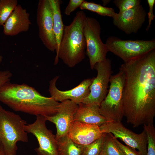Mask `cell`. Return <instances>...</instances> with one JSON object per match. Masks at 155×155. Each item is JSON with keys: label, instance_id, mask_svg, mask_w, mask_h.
<instances>
[{"label": "cell", "instance_id": "19", "mask_svg": "<svg viewBox=\"0 0 155 155\" xmlns=\"http://www.w3.org/2000/svg\"><path fill=\"white\" fill-rule=\"evenodd\" d=\"M57 141L59 155H81L84 146L75 143L68 135Z\"/></svg>", "mask_w": 155, "mask_h": 155}, {"label": "cell", "instance_id": "5", "mask_svg": "<svg viewBox=\"0 0 155 155\" xmlns=\"http://www.w3.org/2000/svg\"><path fill=\"white\" fill-rule=\"evenodd\" d=\"M109 83L108 93L99 107V112L110 122H121L123 116L124 76L121 69L116 74L111 76Z\"/></svg>", "mask_w": 155, "mask_h": 155}, {"label": "cell", "instance_id": "10", "mask_svg": "<svg viewBox=\"0 0 155 155\" xmlns=\"http://www.w3.org/2000/svg\"><path fill=\"white\" fill-rule=\"evenodd\" d=\"M99 127L102 133H111L127 146L137 149L142 155H147V136L144 129L140 133L137 134L126 128L120 121L109 122Z\"/></svg>", "mask_w": 155, "mask_h": 155}, {"label": "cell", "instance_id": "16", "mask_svg": "<svg viewBox=\"0 0 155 155\" xmlns=\"http://www.w3.org/2000/svg\"><path fill=\"white\" fill-rule=\"evenodd\" d=\"M31 24L29 13L18 5L3 25V32L7 36H16L28 31Z\"/></svg>", "mask_w": 155, "mask_h": 155}, {"label": "cell", "instance_id": "18", "mask_svg": "<svg viewBox=\"0 0 155 155\" xmlns=\"http://www.w3.org/2000/svg\"><path fill=\"white\" fill-rule=\"evenodd\" d=\"M52 9L53 18V31L57 45V52L63 35L64 26L62 19L60 0H49Z\"/></svg>", "mask_w": 155, "mask_h": 155}, {"label": "cell", "instance_id": "4", "mask_svg": "<svg viewBox=\"0 0 155 155\" xmlns=\"http://www.w3.org/2000/svg\"><path fill=\"white\" fill-rule=\"evenodd\" d=\"M26 121L14 113L6 110L0 104V150L5 155H16L18 142L28 141L24 129Z\"/></svg>", "mask_w": 155, "mask_h": 155}, {"label": "cell", "instance_id": "27", "mask_svg": "<svg viewBox=\"0 0 155 155\" xmlns=\"http://www.w3.org/2000/svg\"><path fill=\"white\" fill-rule=\"evenodd\" d=\"M115 140L118 146L125 155H142L139 151H136L135 149L124 145L115 137Z\"/></svg>", "mask_w": 155, "mask_h": 155}, {"label": "cell", "instance_id": "28", "mask_svg": "<svg viewBox=\"0 0 155 155\" xmlns=\"http://www.w3.org/2000/svg\"><path fill=\"white\" fill-rule=\"evenodd\" d=\"M147 2L149 6V11L148 13V24L146 28V30L147 31H148L152 21L155 17L153 12V7L155 3V0H147Z\"/></svg>", "mask_w": 155, "mask_h": 155}, {"label": "cell", "instance_id": "24", "mask_svg": "<svg viewBox=\"0 0 155 155\" xmlns=\"http://www.w3.org/2000/svg\"><path fill=\"white\" fill-rule=\"evenodd\" d=\"M104 133L93 142L84 146L81 155H99L101 150Z\"/></svg>", "mask_w": 155, "mask_h": 155}, {"label": "cell", "instance_id": "2", "mask_svg": "<svg viewBox=\"0 0 155 155\" xmlns=\"http://www.w3.org/2000/svg\"><path fill=\"white\" fill-rule=\"evenodd\" d=\"M0 102L15 111L45 117L55 114L60 104L51 97L42 95L26 84L10 82L0 88Z\"/></svg>", "mask_w": 155, "mask_h": 155}, {"label": "cell", "instance_id": "25", "mask_svg": "<svg viewBox=\"0 0 155 155\" xmlns=\"http://www.w3.org/2000/svg\"><path fill=\"white\" fill-rule=\"evenodd\" d=\"M140 0H115L113 3L119 9V12L127 10L140 5Z\"/></svg>", "mask_w": 155, "mask_h": 155}, {"label": "cell", "instance_id": "6", "mask_svg": "<svg viewBox=\"0 0 155 155\" xmlns=\"http://www.w3.org/2000/svg\"><path fill=\"white\" fill-rule=\"evenodd\" d=\"M101 32L100 25L98 21L93 17L86 16L83 32L86 45V54L88 57L92 69L97 63L106 59L108 52L106 44L101 39Z\"/></svg>", "mask_w": 155, "mask_h": 155}, {"label": "cell", "instance_id": "9", "mask_svg": "<svg viewBox=\"0 0 155 155\" xmlns=\"http://www.w3.org/2000/svg\"><path fill=\"white\" fill-rule=\"evenodd\" d=\"M94 69L97 71V76L93 78L89 87L90 93L82 103L86 104H94L99 106L108 91L110 79L113 73L111 61L106 58L104 61L97 63Z\"/></svg>", "mask_w": 155, "mask_h": 155}, {"label": "cell", "instance_id": "1", "mask_svg": "<svg viewBox=\"0 0 155 155\" xmlns=\"http://www.w3.org/2000/svg\"><path fill=\"white\" fill-rule=\"evenodd\" d=\"M123 116L133 127L153 124L155 116V50L124 62Z\"/></svg>", "mask_w": 155, "mask_h": 155}, {"label": "cell", "instance_id": "13", "mask_svg": "<svg viewBox=\"0 0 155 155\" xmlns=\"http://www.w3.org/2000/svg\"><path fill=\"white\" fill-rule=\"evenodd\" d=\"M147 13L142 5L119 12L113 17V23L119 30L129 35L136 33L144 23Z\"/></svg>", "mask_w": 155, "mask_h": 155}, {"label": "cell", "instance_id": "21", "mask_svg": "<svg viewBox=\"0 0 155 155\" xmlns=\"http://www.w3.org/2000/svg\"><path fill=\"white\" fill-rule=\"evenodd\" d=\"M80 8L82 10L86 9L103 16H106L113 18L117 14L113 8L106 7L94 2H88L85 1L82 3Z\"/></svg>", "mask_w": 155, "mask_h": 155}, {"label": "cell", "instance_id": "22", "mask_svg": "<svg viewBox=\"0 0 155 155\" xmlns=\"http://www.w3.org/2000/svg\"><path fill=\"white\" fill-rule=\"evenodd\" d=\"M18 5L17 0H0V26H3Z\"/></svg>", "mask_w": 155, "mask_h": 155}, {"label": "cell", "instance_id": "20", "mask_svg": "<svg viewBox=\"0 0 155 155\" xmlns=\"http://www.w3.org/2000/svg\"><path fill=\"white\" fill-rule=\"evenodd\" d=\"M111 133H104L99 155H125L117 145Z\"/></svg>", "mask_w": 155, "mask_h": 155}, {"label": "cell", "instance_id": "7", "mask_svg": "<svg viewBox=\"0 0 155 155\" xmlns=\"http://www.w3.org/2000/svg\"><path fill=\"white\" fill-rule=\"evenodd\" d=\"M108 51L124 62L143 55L155 49V40H123L116 36L109 37L105 43Z\"/></svg>", "mask_w": 155, "mask_h": 155}, {"label": "cell", "instance_id": "12", "mask_svg": "<svg viewBox=\"0 0 155 155\" xmlns=\"http://www.w3.org/2000/svg\"><path fill=\"white\" fill-rule=\"evenodd\" d=\"M78 107V104L70 100H66L60 103L55 114L45 117L47 121L56 126L57 132L55 135L57 140L67 135Z\"/></svg>", "mask_w": 155, "mask_h": 155}, {"label": "cell", "instance_id": "29", "mask_svg": "<svg viewBox=\"0 0 155 155\" xmlns=\"http://www.w3.org/2000/svg\"><path fill=\"white\" fill-rule=\"evenodd\" d=\"M12 75V73L9 70L0 71V88L6 83L10 82Z\"/></svg>", "mask_w": 155, "mask_h": 155}, {"label": "cell", "instance_id": "30", "mask_svg": "<svg viewBox=\"0 0 155 155\" xmlns=\"http://www.w3.org/2000/svg\"><path fill=\"white\" fill-rule=\"evenodd\" d=\"M103 3V6H105V5L108 4L110 1V0H102Z\"/></svg>", "mask_w": 155, "mask_h": 155}, {"label": "cell", "instance_id": "32", "mask_svg": "<svg viewBox=\"0 0 155 155\" xmlns=\"http://www.w3.org/2000/svg\"><path fill=\"white\" fill-rule=\"evenodd\" d=\"M3 57L2 56L0 55V64L2 61Z\"/></svg>", "mask_w": 155, "mask_h": 155}, {"label": "cell", "instance_id": "15", "mask_svg": "<svg viewBox=\"0 0 155 155\" xmlns=\"http://www.w3.org/2000/svg\"><path fill=\"white\" fill-rule=\"evenodd\" d=\"M103 134L97 125L74 121L67 135L75 143L85 146L98 139Z\"/></svg>", "mask_w": 155, "mask_h": 155}, {"label": "cell", "instance_id": "31", "mask_svg": "<svg viewBox=\"0 0 155 155\" xmlns=\"http://www.w3.org/2000/svg\"><path fill=\"white\" fill-rule=\"evenodd\" d=\"M0 155H5L3 150H0Z\"/></svg>", "mask_w": 155, "mask_h": 155}, {"label": "cell", "instance_id": "14", "mask_svg": "<svg viewBox=\"0 0 155 155\" xmlns=\"http://www.w3.org/2000/svg\"><path fill=\"white\" fill-rule=\"evenodd\" d=\"M56 76L51 80L49 83V91L51 97L59 102L70 100L78 104L82 102L83 100L89 95V87L93 80L87 78L83 80L78 86L70 90L62 91L58 89L56 83L59 78Z\"/></svg>", "mask_w": 155, "mask_h": 155}, {"label": "cell", "instance_id": "8", "mask_svg": "<svg viewBox=\"0 0 155 155\" xmlns=\"http://www.w3.org/2000/svg\"><path fill=\"white\" fill-rule=\"evenodd\" d=\"M32 123L27 124L24 129L32 134L36 138L39 146L35 149L38 155H59L58 141L52 131L46 125L45 116L38 115Z\"/></svg>", "mask_w": 155, "mask_h": 155}, {"label": "cell", "instance_id": "17", "mask_svg": "<svg viewBox=\"0 0 155 155\" xmlns=\"http://www.w3.org/2000/svg\"><path fill=\"white\" fill-rule=\"evenodd\" d=\"M99 107L94 104L80 103L75 115L74 121L94 125L99 127L111 122L100 114Z\"/></svg>", "mask_w": 155, "mask_h": 155}, {"label": "cell", "instance_id": "23", "mask_svg": "<svg viewBox=\"0 0 155 155\" xmlns=\"http://www.w3.org/2000/svg\"><path fill=\"white\" fill-rule=\"evenodd\" d=\"M143 125L147 136V155H155V129L153 124Z\"/></svg>", "mask_w": 155, "mask_h": 155}, {"label": "cell", "instance_id": "3", "mask_svg": "<svg viewBox=\"0 0 155 155\" xmlns=\"http://www.w3.org/2000/svg\"><path fill=\"white\" fill-rule=\"evenodd\" d=\"M86 16L83 11H78L71 23L64 26L55 65L57 64L60 59L68 67L72 68L85 59L86 45L83 30Z\"/></svg>", "mask_w": 155, "mask_h": 155}, {"label": "cell", "instance_id": "11", "mask_svg": "<svg viewBox=\"0 0 155 155\" xmlns=\"http://www.w3.org/2000/svg\"><path fill=\"white\" fill-rule=\"evenodd\" d=\"M36 23L39 36L44 45L51 51H56L57 45L53 31V13L49 0L39 1Z\"/></svg>", "mask_w": 155, "mask_h": 155}, {"label": "cell", "instance_id": "26", "mask_svg": "<svg viewBox=\"0 0 155 155\" xmlns=\"http://www.w3.org/2000/svg\"><path fill=\"white\" fill-rule=\"evenodd\" d=\"M84 0H70L65 9V13L67 16H69L71 13L78 7H80Z\"/></svg>", "mask_w": 155, "mask_h": 155}]
</instances>
